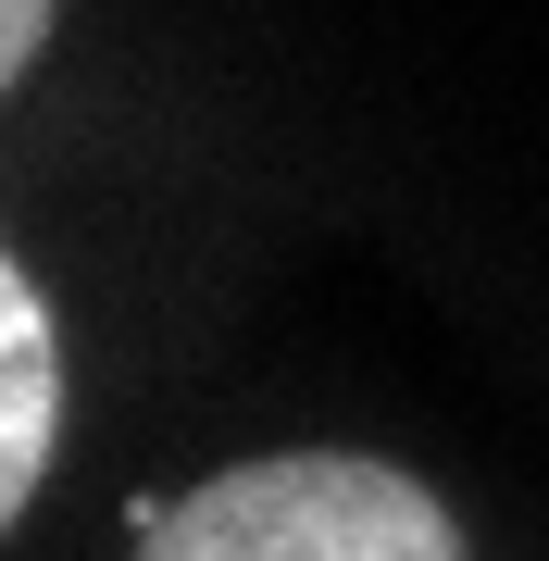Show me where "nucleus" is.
Here are the masks:
<instances>
[{"mask_svg":"<svg viewBox=\"0 0 549 561\" xmlns=\"http://www.w3.org/2000/svg\"><path fill=\"white\" fill-rule=\"evenodd\" d=\"M138 561H462L449 512L387 461H250L150 524Z\"/></svg>","mask_w":549,"mask_h":561,"instance_id":"obj_1","label":"nucleus"},{"mask_svg":"<svg viewBox=\"0 0 549 561\" xmlns=\"http://www.w3.org/2000/svg\"><path fill=\"white\" fill-rule=\"evenodd\" d=\"M50 412H62L50 312H38V287L13 275V250H0V524L25 512V486H38V461H50Z\"/></svg>","mask_w":549,"mask_h":561,"instance_id":"obj_2","label":"nucleus"},{"mask_svg":"<svg viewBox=\"0 0 549 561\" xmlns=\"http://www.w3.org/2000/svg\"><path fill=\"white\" fill-rule=\"evenodd\" d=\"M38 38H50V0H0V88L38 62Z\"/></svg>","mask_w":549,"mask_h":561,"instance_id":"obj_3","label":"nucleus"}]
</instances>
